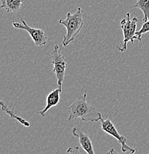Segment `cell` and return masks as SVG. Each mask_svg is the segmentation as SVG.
<instances>
[{"label": "cell", "instance_id": "1", "mask_svg": "<svg viewBox=\"0 0 149 154\" xmlns=\"http://www.w3.org/2000/svg\"><path fill=\"white\" fill-rule=\"evenodd\" d=\"M82 16V10L81 8H78L76 13L74 14L67 13L65 19L59 20V23L66 28V33L62 40V45L63 47H67L69 45L70 43L73 42L75 38L81 31L84 25Z\"/></svg>", "mask_w": 149, "mask_h": 154}, {"label": "cell", "instance_id": "2", "mask_svg": "<svg viewBox=\"0 0 149 154\" xmlns=\"http://www.w3.org/2000/svg\"><path fill=\"white\" fill-rule=\"evenodd\" d=\"M97 113L98 115V118L97 119H85L83 122H100L101 128H102V131L110 135L111 136H113V138H115L118 141V142L121 144V150L123 153H135L136 150L128 145L127 139H126L125 136H122L119 134L115 125H113V123L110 121L109 119H104L102 118V114L99 112Z\"/></svg>", "mask_w": 149, "mask_h": 154}, {"label": "cell", "instance_id": "3", "mask_svg": "<svg viewBox=\"0 0 149 154\" xmlns=\"http://www.w3.org/2000/svg\"><path fill=\"white\" fill-rule=\"evenodd\" d=\"M139 19L137 17H133L131 18L130 13L126 14V18L123 19L120 22V28H122L123 33V42L122 44L118 45L117 48L120 51L125 52L127 50V45L129 42L131 44L134 45V41L137 40V37L136 36L135 33L137 32V22Z\"/></svg>", "mask_w": 149, "mask_h": 154}, {"label": "cell", "instance_id": "4", "mask_svg": "<svg viewBox=\"0 0 149 154\" xmlns=\"http://www.w3.org/2000/svg\"><path fill=\"white\" fill-rule=\"evenodd\" d=\"M87 93L88 91H86L82 95L79 96L71 105L68 107V110L70 113L69 117H68L69 121L77 118L81 119L83 121L85 119H86L85 116L89 113L96 110L94 106L88 103L86 100Z\"/></svg>", "mask_w": 149, "mask_h": 154}, {"label": "cell", "instance_id": "5", "mask_svg": "<svg viewBox=\"0 0 149 154\" xmlns=\"http://www.w3.org/2000/svg\"><path fill=\"white\" fill-rule=\"evenodd\" d=\"M51 62L53 64V71L56 74L57 79V85L59 87H62L64 79H65V72L68 67L66 59L64 56L60 52V46L56 45L54 51L51 54Z\"/></svg>", "mask_w": 149, "mask_h": 154}, {"label": "cell", "instance_id": "6", "mask_svg": "<svg viewBox=\"0 0 149 154\" xmlns=\"http://www.w3.org/2000/svg\"><path fill=\"white\" fill-rule=\"evenodd\" d=\"M12 24L14 28L26 30L29 33L30 36L37 47H42L47 44V35H46L45 32L42 29L31 28L22 18H21V23L17 22H13Z\"/></svg>", "mask_w": 149, "mask_h": 154}, {"label": "cell", "instance_id": "7", "mask_svg": "<svg viewBox=\"0 0 149 154\" xmlns=\"http://www.w3.org/2000/svg\"><path fill=\"white\" fill-rule=\"evenodd\" d=\"M72 134L74 136L79 139V142L81 147L88 154H94L95 152L94 150L92 142L88 135L86 134L83 131L82 128L81 126H76L72 129Z\"/></svg>", "mask_w": 149, "mask_h": 154}, {"label": "cell", "instance_id": "8", "mask_svg": "<svg viewBox=\"0 0 149 154\" xmlns=\"http://www.w3.org/2000/svg\"><path fill=\"white\" fill-rule=\"evenodd\" d=\"M62 88L59 87V88L54 90L52 92L50 93L48 95L47 98H46L47 105H46L42 110L38 112V113L41 115L42 117H45L48 110H49L50 109L52 108L54 106L58 105L60 100V94L62 93Z\"/></svg>", "mask_w": 149, "mask_h": 154}, {"label": "cell", "instance_id": "9", "mask_svg": "<svg viewBox=\"0 0 149 154\" xmlns=\"http://www.w3.org/2000/svg\"><path fill=\"white\" fill-rule=\"evenodd\" d=\"M0 9H5L8 13H17L20 11L23 0H0Z\"/></svg>", "mask_w": 149, "mask_h": 154}, {"label": "cell", "instance_id": "10", "mask_svg": "<svg viewBox=\"0 0 149 154\" xmlns=\"http://www.w3.org/2000/svg\"><path fill=\"white\" fill-rule=\"evenodd\" d=\"M0 106H1L2 111L5 112L7 114H8L9 116H10L11 118L15 119L17 120L19 122H20L21 124L23 125L24 126H25V127L30 126V123L28 122V121H26L25 119H22V117H20L19 116H17L15 113V110H14V109H11L8 106L6 105L5 104L2 100H0Z\"/></svg>", "mask_w": 149, "mask_h": 154}, {"label": "cell", "instance_id": "11", "mask_svg": "<svg viewBox=\"0 0 149 154\" xmlns=\"http://www.w3.org/2000/svg\"><path fill=\"white\" fill-rule=\"evenodd\" d=\"M134 7L139 8L143 13L142 22L149 19V0H137L134 5Z\"/></svg>", "mask_w": 149, "mask_h": 154}, {"label": "cell", "instance_id": "12", "mask_svg": "<svg viewBox=\"0 0 149 154\" xmlns=\"http://www.w3.org/2000/svg\"><path fill=\"white\" fill-rule=\"evenodd\" d=\"M148 32H149V19L145 21V22H142V25L140 30H139V31L136 32L135 35L137 37V40L139 42L142 41V36L144 33H146Z\"/></svg>", "mask_w": 149, "mask_h": 154}]
</instances>
